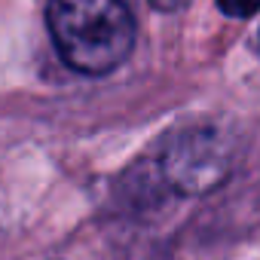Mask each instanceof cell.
<instances>
[{
    "label": "cell",
    "mask_w": 260,
    "mask_h": 260,
    "mask_svg": "<svg viewBox=\"0 0 260 260\" xmlns=\"http://www.w3.org/2000/svg\"><path fill=\"white\" fill-rule=\"evenodd\" d=\"M46 28L68 68L101 77L135 46V19L125 0H49Z\"/></svg>",
    "instance_id": "6da1fadb"
},
{
    "label": "cell",
    "mask_w": 260,
    "mask_h": 260,
    "mask_svg": "<svg viewBox=\"0 0 260 260\" xmlns=\"http://www.w3.org/2000/svg\"><path fill=\"white\" fill-rule=\"evenodd\" d=\"M233 169V153L223 135L214 128H184L162 150V178L187 196L208 193L226 181Z\"/></svg>",
    "instance_id": "7a4b0ae2"
},
{
    "label": "cell",
    "mask_w": 260,
    "mask_h": 260,
    "mask_svg": "<svg viewBox=\"0 0 260 260\" xmlns=\"http://www.w3.org/2000/svg\"><path fill=\"white\" fill-rule=\"evenodd\" d=\"M220 13L233 16V19H248L260 10V0H217Z\"/></svg>",
    "instance_id": "3957f363"
},
{
    "label": "cell",
    "mask_w": 260,
    "mask_h": 260,
    "mask_svg": "<svg viewBox=\"0 0 260 260\" xmlns=\"http://www.w3.org/2000/svg\"><path fill=\"white\" fill-rule=\"evenodd\" d=\"M187 4V0H150V7L153 10H162V13H175Z\"/></svg>",
    "instance_id": "277c9868"
}]
</instances>
